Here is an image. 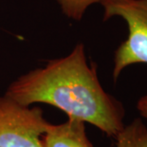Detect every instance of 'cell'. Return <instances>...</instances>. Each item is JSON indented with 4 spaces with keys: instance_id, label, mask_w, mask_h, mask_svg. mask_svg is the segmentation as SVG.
Returning a JSON list of instances; mask_svg holds the SVG:
<instances>
[{
    "instance_id": "obj_1",
    "label": "cell",
    "mask_w": 147,
    "mask_h": 147,
    "mask_svg": "<svg viewBox=\"0 0 147 147\" xmlns=\"http://www.w3.org/2000/svg\"><path fill=\"white\" fill-rule=\"evenodd\" d=\"M5 96L25 106L52 105L68 118L94 125L114 139L124 127L123 104L102 88L96 64L87 63L82 43L67 57L18 77Z\"/></svg>"
},
{
    "instance_id": "obj_2",
    "label": "cell",
    "mask_w": 147,
    "mask_h": 147,
    "mask_svg": "<svg viewBox=\"0 0 147 147\" xmlns=\"http://www.w3.org/2000/svg\"><path fill=\"white\" fill-rule=\"evenodd\" d=\"M104 21L119 16L125 21L128 36L114 54L113 80L126 67L147 64V0H102Z\"/></svg>"
},
{
    "instance_id": "obj_3",
    "label": "cell",
    "mask_w": 147,
    "mask_h": 147,
    "mask_svg": "<svg viewBox=\"0 0 147 147\" xmlns=\"http://www.w3.org/2000/svg\"><path fill=\"white\" fill-rule=\"evenodd\" d=\"M49 125L41 108L0 96V147H42L40 139Z\"/></svg>"
},
{
    "instance_id": "obj_4",
    "label": "cell",
    "mask_w": 147,
    "mask_h": 147,
    "mask_svg": "<svg viewBox=\"0 0 147 147\" xmlns=\"http://www.w3.org/2000/svg\"><path fill=\"white\" fill-rule=\"evenodd\" d=\"M42 147H93L86 132V122L68 118L60 124H51L41 139Z\"/></svg>"
},
{
    "instance_id": "obj_5",
    "label": "cell",
    "mask_w": 147,
    "mask_h": 147,
    "mask_svg": "<svg viewBox=\"0 0 147 147\" xmlns=\"http://www.w3.org/2000/svg\"><path fill=\"white\" fill-rule=\"evenodd\" d=\"M116 147H147V126L140 118H136L115 137Z\"/></svg>"
},
{
    "instance_id": "obj_6",
    "label": "cell",
    "mask_w": 147,
    "mask_h": 147,
    "mask_svg": "<svg viewBox=\"0 0 147 147\" xmlns=\"http://www.w3.org/2000/svg\"><path fill=\"white\" fill-rule=\"evenodd\" d=\"M102 0H58L64 14L71 19L80 21L87 8Z\"/></svg>"
},
{
    "instance_id": "obj_7",
    "label": "cell",
    "mask_w": 147,
    "mask_h": 147,
    "mask_svg": "<svg viewBox=\"0 0 147 147\" xmlns=\"http://www.w3.org/2000/svg\"><path fill=\"white\" fill-rule=\"evenodd\" d=\"M137 110L140 115L147 120V95L142 96L137 102Z\"/></svg>"
}]
</instances>
